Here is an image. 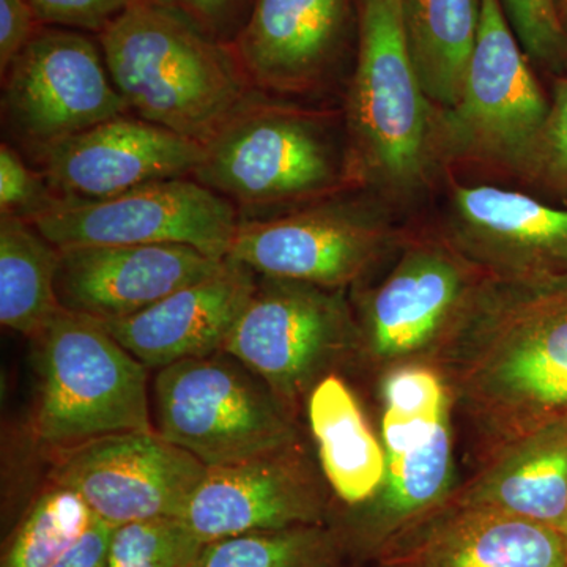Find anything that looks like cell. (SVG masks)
I'll use <instances>...</instances> for the list:
<instances>
[{
  "mask_svg": "<svg viewBox=\"0 0 567 567\" xmlns=\"http://www.w3.org/2000/svg\"><path fill=\"white\" fill-rule=\"evenodd\" d=\"M481 458L567 421V274L487 276L434 361Z\"/></svg>",
  "mask_w": 567,
  "mask_h": 567,
  "instance_id": "obj_1",
  "label": "cell"
},
{
  "mask_svg": "<svg viewBox=\"0 0 567 567\" xmlns=\"http://www.w3.org/2000/svg\"><path fill=\"white\" fill-rule=\"evenodd\" d=\"M341 107L358 189L406 221L424 216L443 182L440 107L410 62L399 0H360L357 54Z\"/></svg>",
  "mask_w": 567,
  "mask_h": 567,
  "instance_id": "obj_2",
  "label": "cell"
},
{
  "mask_svg": "<svg viewBox=\"0 0 567 567\" xmlns=\"http://www.w3.org/2000/svg\"><path fill=\"white\" fill-rule=\"evenodd\" d=\"M100 43L130 111L204 145L257 93L230 44L162 0L134 3Z\"/></svg>",
  "mask_w": 567,
  "mask_h": 567,
  "instance_id": "obj_3",
  "label": "cell"
},
{
  "mask_svg": "<svg viewBox=\"0 0 567 567\" xmlns=\"http://www.w3.org/2000/svg\"><path fill=\"white\" fill-rule=\"evenodd\" d=\"M204 147L193 178L256 219L358 189L342 107L257 92Z\"/></svg>",
  "mask_w": 567,
  "mask_h": 567,
  "instance_id": "obj_4",
  "label": "cell"
},
{
  "mask_svg": "<svg viewBox=\"0 0 567 567\" xmlns=\"http://www.w3.org/2000/svg\"><path fill=\"white\" fill-rule=\"evenodd\" d=\"M377 379L385 481L368 505L330 518L354 561L372 563L388 540L442 506L458 486L456 406L443 372L434 363H413Z\"/></svg>",
  "mask_w": 567,
  "mask_h": 567,
  "instance_id": "obj_5",
  "label": "cell"
},
{
  "mask_svg": "<svg viewBox=\"0 0 567 567\" xmlns=\"http://www.w3.org/2000/svg\"><path fill=\"white\" fill-rule=\"evenodd\" d=\"M550 99L511 29L502 0H483L480 33L461 99L440 110L443 178L522 189Z\"/></svg>",
  "mask_w": 567,
  "mask_h": 567,
  "instance_id": "obj_6",
  "label": "cell"
},
{
  "mask_svg": "<svg viewBox=\"0 0 567 567\" xmlns=\"http://www.w3.org/2000/svg\"><path fill=\"white\" fill-rule=\"evenodd\" d=\"M487 276L425 219H413L390 264L349 290L357 363L377 377L405 364L434 363Z\"/></svg>",
  "mask_w": 567,
  "mask_h": 567,
  "instance_id": "obj_7",
  "label": "cell"
},
{
  "mask_svg": "<svg viewBox=\"0 0 567 567\" xmlns=\"http://www.w3.org/2000/svg\"><path fill=\"white\" fill-rule=\"evenodd\" d=\"M39 404L33 434L51 450L123 432H153L147 365L102 323L61 309L33 339Z\"/></svg>",
  "mask_w": 567,
  "mask_h": 567,
  "instance_id": "obj_8",
  "label": "cell"
},
{
  "mask_svg": "<svg viewBox=\"0 0 567 567\" xmlns=\"http://www.w3.org/2000/svg\"><path fill=\"white\" fill-rule=\"evenodd\" d=\"M410 223L354 189L262 219H241L229 256L265 278L350 290L390 264Z\"/></svg>",
  "mask_w": 567,
  "mask_h": 567,
  "instance_id": "obj_9",
  "label": "cell"
},
{
  "mask_svg": "<svg viewBox=\"0 0 567 567\" xmlns=\"http://www.w3.org/2000/svg\"><path fill=\"white\" fill-rule=\"evenodd\" d=\"M153 401L156 432L207 468L301 443L297 416L262 379L224 352L158 369Z\"/></svg>",
  "mask_w": 567,
  "mask_h": 567,
  "instance_id": "obj_10",
  "label": "cell"
},
{
  "mask_svg": "<svg viewBox=\"0 0 567 567\" xmlns=\"http://www.w3.org/2000/svg\"><path fill=\"white\" fill-rule=\"evenodd\" d=\"M223 352L262 379L298 417L323 377L357 363L358 327L349 290L259 276Z\"/></svg>",
  "mask_w": 567,
  "mask_h": 567,
  "instance_id": "obj_11",
  "label": "cell"
},
{
  "mask_svg": "<svg viewBox=\"0 0 567 567\" xmlns=\"http://www.w3.org/2000/svg\"><path fill=\"white\" fill-rule=\"evenodd\" d=\"M58 249L93 245H185L226 259L241 218L196 178H169L102 200H58L29 221Z\"/></svg>",
  "mask_w": 567,
  "mask_h": 567,
  "instance_id": "obj_12",
  "label": "cell"
},
{
  "mask_svg": "<svg viewBox=\"0 0 567 567\" xmlns=\"http://www.w3.org/2000/svg\"><path fill=\"white\" fill-rule=\"evenodd\" d=\"M358 25L360 0H251L230 48L257 92L311 103L346 89Z\"/></svg>",
  "mask_w": 567,
  "mask_h": 567,
  "instance_id": "obj_13",
  "label": "cell"
},
{
  "mask_svg": "<svg viewBox=\"0 0 567 567\" xmlns=\"http://www.w3.org/2000/svg\"><path fill=\"white\" fill-rule=\"evenodd\" d=\"M2 78L3 122L35 156L130 112L103 51L65 29L41 25Z\"/></svg>",
  "mask_w": 567,
  "mask_h": 567,
  "instance_id": "obj_14",
  "label": "cell"
},
{
  "mask_svg": "<svg viewBox=\"0 0 567 567\" xmlns=\"http://www.w3.org/2000/svg\"><path fill=\"white\" fill-rule=\"evenodd\" d=\"M421 218L492 278L567 274V207L524 189L445 177Z\"/></svg>",
  "mask_w": 567,
  "mask_h": 567,
  "instance_id": "obj_15",
  "label": "cell"
},
{
  "mask_svg": "<svg viewBox=\"0 0 567 567\" xmlns=\"http://www.w3.org/2000/svg\"><path fill=\"white\" fill-rule=\"evenodd\" d=\"M51 484L112 527L181 518L207 466L158 432H123L52 450Z\"/></svg>",
  "mask_w": 567,
  "mask_h": 567,
  "instance_id": "obj_16",
  "label": "cell"
},
{
  "mask_svg": "<svg viewBox=\"0 0 567 567\" xmlns=\"http://www.w3.org/2000/svg\"><path fill=\"white\" fill-rule=\"evenodd\" d=\"M333 496L300 445L207 468L181 520L205 544L246 533L330 524Z\"/></svg>",
  "mask_w": 567,
  "mask_h": 567,
  "instance_id": "obj_17",
  "label": "cell"
},
{
  "mask_svg": "<svg viewBox=\"0 0 567 567\" xmlns=\"http://www.w3.org/2000/svg\"><path fill=\"white\" fill-rule=\"evenodd\" d=\"M204 156L200 142L125 114L52 145L37 162L59 199L102 200L194 175Z\"/></svg>",
  "mask_w": 567,
  "mask_h": 567,
  "instance_id": "obj_18",
  "label": "cell"
},
{
  "mask_svg": "<svg viewBox=\"0 0 567 567\" xmlns=\"http://www.w3.org/2000/svg\"><path fill=\"white\" fill-rule=\"evenodd\" d=\"M223 262L185 245L74 246L59 249L55 290L65 311L110 322L140 315Z\"/></svg>",
  "mask_w": 567,
  "mask_h": 567,
  "instance_id": "obj_19",
  "label": "cell"
},
{
  "mask_svg": "<svg viewBox=\"0 0 567 567\" xmlns=\"http://www.w3.org/2000/svg\"><path fill=\"white\" fill-rule=\"evenodd\" d=\"M374 567H567L563 533L445 502L388 540Z\"/></svg>",
  "mask_w": 567,
  "mask_h": 567,
  "instance_id": "obj_20",
  "label": "cell"
},
{
  "mask_svg": "<svg viewBox=\"0 0 567 567\" xmlns=\"http://www.w3.org/2000/svg\"><path fill=\"white\" fill-rule=\"evenodd\" d=\"M257 284L256 271L226 257L215 274L140 315L100 323L148 369L212 357L223 352Z\"/></svg>",
  "mask_w": 567,
  "mask_h": 567,
  "instance_id": "obj_21",
  "label": "cell"
},
{
  "mask_svg": "<svg viewBox=\"0 0 567 567\" xmlns=\"http://www.w3.org/2000/svg\"><path fill=\"white\" fill-rule=\"evenodd\" d=\"M446 502L563 532L567 516V421L517 436L481 458Z\"/></svg>",
  "mask_w": 567,
  "mask_h": 567,
  "instance_id": "obj_22",
  "label": "cell"
},
{
  "mask_svg": "<svg viewBox=\"0 0 567 567\" xmlns=\"http://www.w3.org/2000/svg\"><path fill=\"white\" fill-rule=\"evenodd\" d=\"M305 406L333 514L368 505L385 481L386 454L360 398L333 372L312 388Z\"/></svg>",
  "mask_w": 567,
  "mask_h": 567,
  "instance_id": "obj_23",
  "label": "cell"
},
{
  "mask_svg": "<svg viewBox=\"0 0 567 567\" xmlns=\"http://www.w3.org/2000/svg\"><path fill=\"white\" fill-rule=\"evenodd\" d=\"M410 62L440 110L461 99L475 52L483 0H399Z\"/></svg>",
  "mask_w": 567,
  "mask_h": 567,
  "instance_id": "obj_24",
  "label": "cell"
},
{
  "mask_svg": "<svg viewBox=\"0 0 567 567\" xmlns=\"http://www.w3.org/2000/svg\"><path fill=\"white\" fill-rule=\"evenodd\" d=\"M59 249L25 219L0 215V323L31 338L61 311Z\"/></svg>",
  "mask_w": 567,
  "mask_h": 567,
  "instance_id": "obj_25",
  "label": "cell"
},
{
  "mask_svg": "<svg viewBox=\"0 0 567 567\" xmlns=\"http://www.w3.org/2000/svg\"><path fill=\"white\" fill-rule=\"evenodd\" d=\"M331 524L246 533L205 544L194 567H353Z\"/></svg>",
  "mask_w": 567,
  "mask_h": 567,
  "instance_id": "obj_26",
  "label": "cell"
},
{
  "mask_svg": "<svg viewBox=\"0 0 567 567\" xmlns=\"http://www.w3.org/2000/svg\"><path fill=\"white\" fill-rule=\"evenodd\" d=\"M95 520L76 492L50 483L9 533L0 567H52Z\"/></svg>",
  "mask_w": 567,
  "mask_h": 567,
  "instance_id": "obj_27",
  "label": "cell"
},
{
  "mask_svg": "<svg viewBox=\"0 0 567 567\" xmlns=\"http://www.w3.org/2000/svg\"><path fill=\"white\" fill-rule=\"evenodd\" d=\"M205 543L181 518L115 527L106 567H194Z\"/></svg>",
  "mask_w": 567,
  "mask_h": 567,
  "instance_id": "obj_28",
  "label": "cell"
},
{
  "mask_svg": "<svg viewBox=\"0 0 567 567\" xmlns=\"http://www.w3.org/2000/svg\"><path fill=\"white\" fill-rule=\"evenodd\" d=\"M511 29L533 65L554 74L567 73V39L559 29L554 0H502Z\"/></svg>",
  "mask_w": 567,
  "mask_h": 567,
  "instance_id": "obj_29",
  "label": "cell"
},
{
  "mask_svg": "<svg viewBox=\"0 0 567 567\" xmlns=\"http://www.w3.org/2000/svg\"><path fill=\"white\" fill-rule=\"evenodd\" d=\"M522 189L537 197H567V73L555 78L546 123Z\"/></svg>",
  "mask_w": 567,
  "mask_h": 567,
  "instance_id": "obj_30",
  "label": "cell"
},
{
  "mask_svg": "<svg viewBox=\"0 0 567 567\" xmlns=\"http://www.w3.org/2000/svg\"><path fill=\"white\" fill-rule=\"evenodd\" d=\"M44 175L35 173L20 153L3 142L0 147V215L32 221L58 203Z\"/></svg>",
  "mask_w": 567,
  "mask_h": 567,
  "instance_id": "obj_31",
  "label": "cell"
},
{
  "mask_svg": "<svg viewBox=\"0 0 567 567\" xmlns=\"http://www.w3.org/2000/svg\"><path fill=\"white\" fill-rule=\"evenodd\" d=\"M41 24L102 33L140 0H29Z\"/></svg>",
  "mask_w": 567,
  "mask_h": 567,
  "instance_id": "obj_32",
  "label": "cell"
},
{
  "mask_svg": "<svg viewBox=\"0 0 567 567\" xmlns=\"http://www.w3.org/2000/svg\"><path fill=\"white\" fill-rule=\"evenodd\" d=\"M41 22L29 0H0V71L9 70L14 59L31 43Z\"/></svg>",
  "mask_w": 567,
  "mask_h": 567,
  "instance_id": "obj_33",
  "label": "cell"
},
{
  "mask_svg": "<svg viewBox=\"0 0 567 567\" xmlns=\"http://www.w3.org/2000/svg\"><path fill=\"white\" fill-rule=\"evenodd\" d=\"M200 25L204 31L224 41L234 28L240 31L246 0H162ZM251 6V0H248ZM246 18V14H245Z\"/></svg>",
  "mask_w": 567,
  "mask_h": 567,
  "instance_id": "obj_34",
  "label": "cell"
},
{
  "mask_svg": "<svg viewBox=\"0 0 567 567\" xmlns=\"http://www.w3.org/2000/svg\"><path fill=\"white\" fill-rule=\"evenodd\" d=\"M114 528L96 518L80 543L52 567H106Z\"/></svg>",
  "mask_w": 567,
  "mask_h": 567,
  "instance_id": "obj_35",
  "label": "cell"
},
{
  "mask_svg": "<svg viewBox=\"0 0 567 567\" xmlns=\"http://www.w3.org/2000/svg\"><path fill=\"white\" fill-rule=\"evenodd\" d=\"M554 9L555 14H557L559 29H561L567 39V0H554Z\"/></svg>",
  "mask_w": 567,
  "mask_h": 567,
  "instance_id": "obj_36",
  "label": "cell"
},
{
  "mask_svg": "<svg viewBox=\"0 0 567 567\" xmlns=\"http://www.w3.org/2000/svg\"><path fill=\"white\" fill-rule=\"evenodd\" d=\"M563 537H565V543H566V547H567V516H566V522H565V527H563Z\"/></svg>",
  "mask_w": 567,
  "mask_h": 567,
  "instance_id": "obj_37",
  "label": "cell"
}]
</instances>
